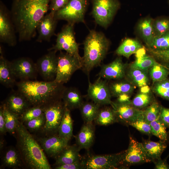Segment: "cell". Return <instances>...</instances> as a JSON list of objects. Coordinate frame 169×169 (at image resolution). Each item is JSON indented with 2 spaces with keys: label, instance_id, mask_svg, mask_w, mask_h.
Returning a JSON list of instances; mask_svg holds the SVG:
<instances>
[{
  "label": "cell",
  "instance_id": "obj_1",
  "mask_svg": "<svg viewBox=\"0 0 169 169\" xmlns=\"http://www.w3.org/2000/svg\"><path fill=\"white\" fill-rule=\"evenodd\" d=\"M50 0H14L11 17L20 42L35 37L38 23L49 9Z\"/></svg>",
  "mask_w": 169,
  "mask_h": 169
},
{
  "label": "cell",
  "instance_id": "obj_23",
  "mask_svg": "<svg viewBox=\"0 0 169 169\" xmlns=\"http://www.w3.org/2000/svg\"><path fill=\"white\" fill-rule=\"evenodd\" d=\"M61 99L65 107L70 110L79 108L84 102L80 92L73 87H65L62 93Z\"/></svg>",
  "mask_w": 169,
  "mask_h": 169
},
{
  "label": "cell",
  "instance_id": "obj_33",
  "mask_svg": "<svg viewBox=\"0 0 169 169\" xmlns=\"http://www.w3.org/2000/svg\"><path fill=\"white\" fill-rule=\"evenodd\" d=\"M2 104L7 131L10 134L15 135L19 115L8 110L3 103Z\"/></svg>",
  "mask_w": 169,
  "mask_h": 169
},
{
  "label": "cell",
  "instance_id": "obj_20",
  "mask_svg": "<svg viewBox=\"0 0 169 169\" xmlns=\"http://www.w3.org/2000/svg\"><path fill=\"white\" fill-rule=\"evenodd\" d=\"M125 65L121 57H118L111 63L101 67L99 77L106 79H120L125 74Z\"/></svg>",
  "mask_w": 169,
  "mask_h": 169
},
{
  "label": "cell",
  "instance_id": "obj_25",
  "mask_svg": "<svg viewBox=\"0 0 169 169\" xmlns=\"http://www.w3.org/2000/svg\"><path fill=\"white\" fill-rule=\"evenodd\" d=\"M15 76L11 64V62L3 55L0 56V82L7 87H12L16 84Z\"/></svg>",
  "mask_w": 169,
  "mask_h": 169
},
{
  "label": "cell",
  "instance_id": "obj_8",
  "mask_svg": "<svg viewBox=\"0 0 169 169\" xmlns=\"http://www.w3.org/2000/svg\"><path fill=\"white\" fill-rule=\"evenodd\" d=\"M57 58L56 74L54 80L58 83L64 84L69 80L76 70L82 68V58L66 52H60Z\"/></svg>",
  "mask_w": 169,
  "mask_h": 169
},
{
  "label": "cell",
  "instance_id": "obj_29",
  "mask_svg": "<svg viewBox=\"0 0 169 169\" xmlns=\"http://www.w3.org/2000/svg\"><path fill=\"white\" fill-rule=\"evenodd\" d=\"M153 22L151 18H145L141 20L137 26L138 31L147 46L150 44L155 37Z\"/></svg>",
  "mask_w": 169,
  "mask_h": 169
},
{
  "label": "cell",
  "instance_id": "obj_7",
  "mask_svg": "<svg viewBox=\"0 0 169 169\" xmlns=\"http://www.w3.org/2000/svg\"><path fill=\"white\" fill-rule=\"evenodd\" d=\"M89 0H69L63 8L56 12L54 18L57 20H64L68 23H84V16Z\"/></svg>",
  "mask_w": 169,
  "mask_h": 169
},
{
  "label": "cell",
  "instance_id": "obj_49",
  "mask_svg": "<svg viewBox=\"0 0 169 169\" xmlns=\"http://www.w3.org/2000/svg\"><path fill=\"white\" fill-rule=\"evenodd\" d=\"M160 117L166 128H169V108L162 106Z\"/></svg>",
  "mask_w": 169,
  "mask_h": 169
},
{
  "label": "cell",
  "instance_id": "obj_53",
  "mask_svg": "<svg viewBox=\"0 0 169 169\" xmlns=\"http://www.w3.org/2000/svg\"><path fill=\"white\" fill-rule=\"evenodd\" d=\"M141 92L143 93H149L150 88L147 85L141 87Z\"/></svg>",
  "mask_w": 169,
  "mask_h": 169
},
{
  "label": "cell",
  "instance_id": "obj_22",
  "mask_svg": "<svg viewBox=\"0 0 169 169\" xmlns=\"http://www.w3.org/2000/svg\"><path fill=\"white\" fill-rule=\"evenodd\" d=\"M95 128L91 123H85L76 137L77 145L80 150L89 149L95 139Z\"/></svg>",
  "mask_w": 169,
  "mask_h": 169
},
{
  "label": "cell",
  "instance_id": "obj_5",
  "mask_svg": "<svg viewBox=\"0 0 169 169\" xmlns=\"http://www.w3.org/2000/svg\"><path fill=\"white\" fill-rule=\"evenodd\" d=\"M65 109V106L61 99L44 106L45 123L38 136H48L58 134Z\"/></svg>",
  "mask_w": 169,
  "mask_h": 169
},
{
  "label": "cell",
  "instance_id": "obj_4",
  "mask_svg": "<svg viewBox=\"0 0 169 169\" xmlns=\"http://www.w3.org/2000/svg\"><path fill=\"white\" fill-rule=\"evenodd\" d=\"M110 43L102 33L91 30L84 42V54L82 67L89 74L94 67L99 65L105 57Z\"/></svg>",
  "mask_w": 169,
  "mask_h": 169
},
{
  "label": "cell",
  "instance_id": "obj_41",
  "mask_svg": "<svg viewBox=\"0 0 169 169\" xmlns=\"http://www.w3.org/2000/svg\"><path fill=\"white\" fill-rule=\"evenodd\" d=\"M44 106H32L19 116L18 120L22 123L38 117L44 114Z\"/></svg>",
  "mask_w": 169,
  "mask_h": 169
},
{
  "label": "cell",
  "instance_id": "obj_26",
  "mask_svg": "<svg viewBox=\"0 0 169 169\" xmlns=\"http://www.w3.org/2000/svg\"><path fill=\"white\" fill-rule=\"evenodd\" d=\"M135 54L136 60L131 65L130 69L147 71L151 67L159 64L153 57L147 54L144 47L139 49Z\"/></svg>",
  "mask_w": 169,
  "mask_h": 169
},
{
  "label": "cell",
  "instance_id": "obj_30",
  "mask_svg": "<svg viewBox=\"0 0 169 169\" xmlns=\"http://www.w3.org/2000/svg\"><path fill=\"white\" fill-rule=\"evenodd\" d=\"M70 111L65 107L64 114L58 131L59 136L68 142L73 136V122Z\"/></svg>",
  "mask_w": 169,
  "mask_h": 169
},
{
  "label": "cell",
  "instance_id": "obj_48",
  "mask_svg": "<svg viewBox=\"0 0 169 169\" xmlns=\"http://www.w3.org/2000/svg\"><path fill=\"white\" fill-rule=\"evenodd\" d=\"M55 169H84L81 160L70 164L56 166L54 167Z\"/></svg>",
  "mask_w": 169,
  "mask_h": 169
},
{
  "label": "cell",
  "instance_id": "obj_17",
  "mask_svg": "<svg viewBox=\"0 0 169 169\" xmlns=\"http://www.w3.org/2000/svg\"><path fill=\"white\" fill-rule=\"evenodd\" d=\"M110 105L116 114L118 122L128 124L141 116L143 112V110L134 107L131 102L123 103L112 102Z\"/></svg>",
  "mask_w": 169,
  "mask_h": 169
},
{
  "label": "cell",
  "instance_id": "obj_52",
  "mask_svg": "<svg viewBox=\"0 0 169 169\" xmlns=\"http://www.w3.org/2000/svg\"><path fill=\"white\" fill-rule=\"evenodd\" d=\"M117 98L116 102L120 103H127L131 102V101L130 100L129 95L127 94H123L119 95Z\"/></svg>",
  "mask_w": 169,
  "mask_h": 169
},
{
  "label": "cell",
  "instance_id": "obj_36",
  "mask_svg": "<svg viewBox=\"0 0 169 169\" xmlns=\"http://www.w3.org/2000/svg\"><path fill=\"white\" fill-rule=\"evenodd\" d=\"M109 88L111 96L116 97L123 94L129 95L134 90L132 84L124 81L114 83L111 84Z\"/></svg>",
  "mask_w": 169,
  "mask_h": 169
},
{
  "label": "cell",
  "instance_id": "obj_56",
  "mask_svg": "<svg viewBox=\"0 0 169 169\" xmlns=\"http://www.w3.org/2000/svg\"><path fill=\"white\" fill-rule=\"evenodd\" d=\"M168 64V65L167 66L168 67V68H169L168 69H169V64Z\"/></svg>",
  "mask_w": 169,
  "mask_h": 169
},
{
  "label": "cell",
  "instance_id": "obj_6",
  "mask_svg": "<svg viewBox=\"0 0 169 169\" xmlns=\"http://www.w3.org/2000/svg\"><path fill=\"white\" fill-rule=\"evenodd\" d=\"M92 14L96 23L106 28L112 22L120 4L118 0H92Z\"/></svg>",
  "mask_w": 169,
  "mask_h": 169
},
{
  "label": "cell",
  "instance_id": "obj_45",
  "mask_svg": "<svg viewBox=\"0 0 169 169\" xmlns=\"http://www.w3.org/2000/svg\"><path fill=\"white\" fill-rule=\"evenodd\" d=\"M142 133L148 135L152 134L150 124L144 119L143 115L135 120L129 124Z\"/></svg>",
  "mask_w": 169,
  "mask_h": 169
},
{
  "label": "cell",
  "instance_id": "obj_3",
  "mask_svg": "<svg viewBox=\"0 0 169 169\" xmlns=\"http://www.w3.org/2000/svg\"><path fill=\"white\" fill-rule=\"evenodd\" d=\"M18 90L32 106H44L61 99L65 88L55 81L21 80L16 83Z\"/></svg>",
  "mask_w": 169,
  "mask_h": 169
},
{
  "label": "cell",
  "instance_id": "obj_15",
  "mask_svg": "<svg viewBox=\"0 0 169 169\" xmlns=\"http://www.w3.org/2000/svg\"><path fill=\"white\" fill-rule=\"evenodd\" d=\"M87 96L100 105H111L112 102L109 87L106 82L100 77L94 83H90Z\"/></svg>",
  "mask_w": 169,
  "mask_h": 169
},
{
  "label": "cell",
  "instance_id": "obj_18",
  "mask_svg": "<svg viewBox=\"0 0 169 169\" xmlns=\"http://www.w3.org/2000/svg\"><path fill=\"white\" fill-rule=\"evenodd\" d=\"M2 103L8 110L19 115L32 106L25 96L18 90L11 91Z\"/></svg>",
  "mask_w": 169,
  "mask_h": 169
},
{
  "label": "cell",
  "instance_id": "obj_11",
  "mask_svg": "<svg viewBox=\"0 0 169 169\" xmlns=\"http://www.w3.org/2000/svg\"><path fill=\"white\" fill-rule=\"evenodd\" d=\"M152 161L145 151L142 143L130 137L128 149L123 152L120 167L127 168L136 164Z\"/></svg>",
  "mask_w": 169,
  "mask_h": 169
},
{
  "label": "cell",
  "instance_id": "obj_2",
  "mask_svg": "<svg viewBox=\"0 0 169 169\" xmlns=\"http://www.w3.org/2000/svg\"><path fill=\"white\" fill-rule=\"evenodd\" d=\"M15 137L16 147L23 162V168L29 169H51L44 151L34 136L18 121Z\"/></svg>",
  "mask_w": 169,
  "mask_h": 169
},
{
  "label": "cell",
  "instance_id": "obj_16",
  "mask_svg": "<svg viewBox=\"0 0 169 169\" xmlns=\"http://www.w3.org/2000/svg\"><path fill=\"white\" fill-rule=\"evenodd\" d=\"M34 136L47 156L55 159L68 145V142L58 134L48 136L37 135Z\"/></svg>",
  "mask_w": 169,
  "mask_h": 169
},
{
  "label": "cell",
  "instance_id": "obj_40",
  "mask_svg": "<svg viewBox=\"0 0 169 169\" xmlns=\"http://www.w3.org/2000/svg\"><path fill=\"white\" fill-rule=\"evenodd\" d=\"M46 118L44 113L41 116L23 123L25 128L31 133H39L45 125Z\"/></svg>",
  "mask_w": 169,
  "mask_h": 169
},
{
  "label": "cell",
  "instance_id": "obj_46",
  "mask_svg": "<svg viewBox=\"0 0 169 169\" xmlns=\"http://www.w3.org/2000/svg\"><path fill=\"white\" fill-rule=\"evenodd\" d=\"M147 49L149 53L154 58L169 64V50H156L149 48Z\"/></svg>",
  "mask_w": 169,
  "mask_h": 169
},
{
  "label": "cell",
  "instance_id": "obj_43",
  "mask_svg": "<svg viewBox=\"0 0 169 169\" xmlns=\"http://www.w3.org/2000/svg\"><path fill=\"white\" fill-rule=\"evenodd\" d=\"M153 27L155 37L169 31V19L162 18L153 20Z\"/></svg>",
  "mask_w": 169,
  "mask_h": 169
},
{
  "label": "cell",
  "instance_id": "obj_14",
  "mask_svg": "<svg viewBox=\"0 0 169 169\" xmlns=\"http://www.w3.org/2000/svg\"><path fill=\"white\" fill-rule=\"evenodd\" d=\"M11 67L16 78L21 80L35 79L38 73L36 63L30 59L20 57L11 62Z\"/></svg>",
  "mask_w": 169,
  "mask_h": 169
},
{
  "label": "cell",
  "instance_id": "obj_35",
  "mask_svg": "<svg viewBox=\"0 0 169 169\" xmlns=\"http://www.w3.org/2000/svg\"><path fill=\"white\" fill-rule=\"evenodd\" d=\"M162 106L157 101L154 100L143 110V116L144 119L148 123H150L158 119Z\"/></svg>",
  "mask_w": 169,
  "mask_h": 169
},
{
  "label": "cell",
  "instance_id": "obj_51",
  "mask_svg": "<svg viewBox=\"0 0 169 169\" xmlns=\"http://www.w3.org/2000/svg\"><path fill=\"white\" fill-rule=\"evenodd\" d=\"M167 157L162 159L160 158L153 161L155 165V168L156 169H169V165L168 164L166 159Z\"/></svg>",
  "mask_w": 169,
  "mask_h": 169
},
{
  "label": "cell",
  "instance_id": "obj_9",
  "mask_svg": "<svg viewBox=\"0 0 169 169\" xmlns=\"http://www.w3.org/2000/svg\"><path fill=\"white\" fill-rule=\"evenodd\" d=\"M123 152L105 155H89L81 160L84 169H114L120 166Z\"/></svg>",
  "mask_w": 169,
  "mask_h": 169
},
{
  "label": "cell",
  "instance_id": "obj_12",
  "mask_svg": "<svg viewBox=\"0 0 169 169\" xmlns=\"http://www.w3.org/2000/svg\"><path fill=\"white\" fill-rule=\"evenodd\" d=\"M17 33L10 13L2 2L0 5V42L11 47L17 44Z\"/></svg>",
  "mask_w": 169,
  "mask_h": 169
},
{
  "label": "cell",
  "instance_id": "obj_37",
  "mask_svg": "<svg viewBox=\"0 0 169 169\" xmlns=\"http://www.w3.org/2000/svg\"><path fill=\"white\" fill-rule=\"evenodd\" d=\"M152 134L160 140L166 142L168 140L167 132L160 117L150 123Z\"/></svg>",
  "mask_w": 169,
  "mask_h": 169
},
{
  "label": "cell",
  "instance_id": "obj_10",
  "mask_svg": "<svg viewBox=\"0 0 169 169\" xmlns=\"http://www.w3.org/2000/svg\"><path fill=\"white\" fill-rule=\"evenodd\" d=\"M74 24L68 23L58 34L55 44L48 51L64 50L71 55L81 57L79 53L78 44L75 40Z\"/></svg>",
  "mask_w": 169,
  "mask_h": 169
},
{
  "label": "cell",
  "instance_id": "obj_13",
  "mask_svg": "<svg viewBox=\"0 0 169 169\" xmlns=\"http://www.w3.org/2000/svg\"><path fill=\"white\" fill-rule=\"evenodd\" d=\"M47 54L39 58L35 63L38 73L46 81L54 80L58 64L57 51H49Z\"/></svg>",
  "mask_w": 169,
  "mask_h": 169
},
{
  "label": "cell",
  "instance_id": "obj_24",
  "mask_svg": "<svg viewBox=\"0 0 169 169\" xmlns=\"http://www.w3.org/2000/svg\"><path fill=\"white\" fill-rule=\"evenodd\" d=\"M77 145L65 147L55 159L54 166L70 164L80 160L79 151Z\"/></svg>",
  "mask_w": 169,
  "mask_h": 169
},
{
  "label": "cell",
  "instance_id": "obj_42",
  "mask_svg": "<svg viewBox=\"0 0 169 169\" xmlns=\"http://www.w3.org/2000/svg\"><path fill=\"white\" fill-rule=\"evenodd\" d=\"M153 101L152 96L149 93L141 92L134 98L131 104L136 108L140 110L146 108Z\"/></svg>",
  "mask_w": 169,
  "mask_h": 169
},
{
  "label": "cell",
  "instance_id": "obj_32",
  "mask_svg": "<svg viewBox=\"0 0 169 169\" xmlns=\"http://www.w3.org/2000/svg\"><path fill=\"white\" fill-rule=\"evenodd\" d=\"M94 121L100 125H107L118 122L113 108H109L100 109Z\"/></svg>",
  "mask_w": 169,
  "mask_h": 169
},
{
  "label": "cell",
  "instance_id": "obj_54",
  "mask_svg": "<svg viewBox=\"0 0 169 169\" xmlns=\"http://www.w3.org/2000/svg\"><path fill=\"white\" fill-rule=\"evenodd\" d=\"M5 141L4 139L2 138H0V152L2 151V150L5 148Z\"/></svg>",
  "mask_w": 169,
  "mask_h": 169
},
{
  "label": "cell",
  "instance_id": "obj_38",
  "mask_svg": "<svg viewBox=\"0 0 169 169\" xmlns=\"http://www.w3.org/2000/svg\"><path fill=\"white\" fill-rule=\"evenodd\" d=\"M147 72L139 69H130L128 75L136 85L141 87L147 84L149 79Z\"/></svg>",
  "mask_w": 169,
  "mask_h": 169
},
{
  "label": "cell",
  "instance_id": "obj_31",
  "mask_svg": "<svg viewBox=\"0 0 169 169\" xmlns=\"http://www.w3.org/2000/svg\"><path fill=\"white\" fill-rule=\"evenodd\" d=\"M100 106L94 102L83 103L79 108L85 123H91L94 121L100 109Z\"/></svg>",
  "mask_w": 169,
  "mask_h": 169
},
{
  "label": "cell",
  "instance_id": "obj_19",
  "mask_svg": "<svg viewBox=\"0 0 169 169\" xmlns=\"http://www.w3.org/2000/svg\"><path fill=\"white\" fill-rule=\"evenodd\" d=\"M57 21L54 18V14L51 13L46 14L37 25L38 35L36 41L38 42H49L54 34Z\"/></svg>",
  "mask_w": 169,
  "mask_h": 169
},
{
  "label": "cell",
  "instance_id": "obj_21",
  "mask_svg": "<svg viewBox=\"0 0 169 169\" xmlns=\"http://www.w3.org/2000/svg\"><path fill=\"white\" fill-rule=\"evenodd\" d=\"M0 152V168L8 167L14 169L23 168L21 156L16 147L8 146L5 147Z\"/></svg>",
  "mask_w": 169,
  "mask_h": 169
},
{
  "label": "cell",
  "instance_id": "obj_50",
  "mask_svg": "<svg viewBox=\"0 0 169 169\" xmlns=\"http://www.w3.org/2000/svg\"><path fill=\"white\" fill-rule=\"evenodd\" d=\"M8 132L5 125L2 104L0 107V135H4Z\"/></svg>",
  "mask_w": 169,
  "mask_h": 169
},
{
  "label": "cell",
  "instance_id": "obj_34",
  "mask_svg": "<svg viewBox=\"0 0 169 169\" xmlns=\"http://www.w3.org/2000/svg\"><path fill=\"white\" fill-rule=\"evenodd\" d=\"M149 70L151 78L153 83L166 79L169 74V69L159 64L152 66Z\"/></svg>",
  "mask_w": 169,
  "mask_h": 169
},
{
  "label": "cell",
  "instance_id": "obj_44",
  "mask_svg": "<svg viewBox=\"0 0 169 169\" xmlns=\"http://www.w3.org/2000/svg\"><path fill=\"white\" fill-rule=\"evenodd\" d=\"M152 89L160 96L169 100V80L167 79L155 83Z\"/></svg>",
  "mask_w": 169,
  "mask_h": 169
},
{
  "label": "cell",
  "instance_id": "obj_39",
  "mask_svg": "<svg viewBox=\"0 0 169 169\" xmlns=\"http://www.w3.org/2000/svg\"><path fill=\"white\" fill-rule=\"evenodd\" d=\"M147 47L156 50H169V31L160 36L155 37Z\"/></svg>",
  "mask_w": 169,
  "mask_h": 169
},
{
  "label": "cell",
  "instance_id": "obj_28",
  "mask_svg": "<svg viewBox=\"0 0 169 169\" xmlns=\"http://www.w3.org/2000/svg\"><path fill=\"white\" fill-rule=\"evenodd\" d=\"M144 47L137 40L130 38L124 39L116 49L115 53L120 56L129 58L133 54Z\"/></svg>",
  "mask_w": 169,
  "mask_h": 169
},
{
  "label": "cell",
  "instance_id": "obj_27",
  "mask_svg": "<svg viewBox=\"0 0 169 169\" xmlns=\"http://www.w3.org/2000/svg\"><path fill=\"white\" fill-rule=\"evenodd\" d=\"M142 144L147 154L152 161L161 158L167 146L166 142L161 140L156 142L145 140Z\"/></svg>",
  "mask_w": 169,
  "mask_h": 169
},
{
  "label": "cell",
  "instance_id": "obj_55",
  "mask_svg": "<svg viewBox=\"0 0 169 169\" xmlns=\"http://www.w3.org/2000/svg\"><path fill=\"white\" fill-rule=\"evenodd\" d=\"M167 134H168V140L169 139V131H168L167 132Z\"/></svg>",
  "mask_w": 169,
  "mask_h": 169
},
{
  "label": "cell",
  "instance_id": "obj_47",
  "mask_svg": "<svg viewBox=\"0 0 169 169\" xmlns=\"http://www.w3.org/2000/svg\"><path fill=\"white\" fill-rule=\"evenodd\" d=\"M69 0H51L49 9L50 13L54 14L58 10L63 8Z\"/></svg>",
  "mask_w": 169,
  "mask_h": 169
}]
</instances>
